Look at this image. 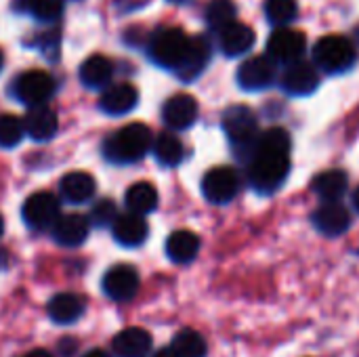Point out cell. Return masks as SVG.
<instances>
[{"label": "cell", "mask_w": 359, "mask_h": 357, "mask_svg": "<svg viewBox=\"0 0 359 357\" xmlns=\"http://www.w3.org/2000/svg\"><path fill=\"white\" fill-rule=\"evenodd\" d=\"M290 173V135L284 128H269L259 135L252 158L248 160V179L261 194H273Z\"/></svg>", "instance_id": "obj_1"}, {"label": "cell", "mask_w": 359, "mask_h": 357, "mask_svg": "<svg viewBox=\"0 0 359 357\" xmlns=\"http://www.w3.org/2000/svg\"><path fill=\"white\" fill-rule=\"evenodd\" d=\"M149 147H151V130L145 124L135 122L114 133L105 141L103 154L111 162L130 164V162L141 160L149 151Z\"/></svg>", "instance_id": "obj_2"}, {"label": "cell", "mask_w": 359, "mask_h": 357, "mask_svg": "<svg viewBox=\"0 0 359 357\" xmlns=\"http://www.w3.org/2000/svg\"><path fill=\"white\" fill-rule=\"evenodd\" d=\"M223 130L229 137L238 156L250 160L255 145H257V139L261 135L255 112L246 105H231L223 114Z\"/></svg>", "instance_id": "obj_3"}, {"label": "cell", "mask_w": 359, "mask_h": 357, "mask_svg": "<svg viewBox=\"0 0 359 357\" xmlns=\"http://www.w3.org/2000/svg\"><path fill=\"white\" fill-rule=\"evenodd\" d=\"M355 44L343 36H324L313 46V61L326 74H343L355 65Z\"/></svg>", "instance_id": "obj_4"}, {"label": "cell", "mask_w": 359, "mask_h": 357, "mask_svg": "<svg viewBox=\"0 0 359 357\" xmlns=\"http://www.w3.org/2000/svg\"><path fill=\"white\" fill-rule=\"evenodd\" d=\"M189 44H191V38L183 29H179V27H162L149 40V57L158 65L177 72L181 67V63L185 61V57H187Z\"/></svg>", "instance_id": "obj_5"}, {"label": "cell", "mask_w": 359, "mask_h": 357, "mask_svg": "<svg viewBox=\"0 0 359 357\" xmlns=\"http://www.w3.org/2000/svg\"><path fill=\"white\" fill-rule=\"evenodd\" d=\"M305 50H307V38L299 29L280 27L267 40V57L273 63H284V65L297 63L301 61Z\"/></svg>", "instance_id": "obj_6"}, {"label": "cell", "mask_w": 359, "mask_h": 357, "mask_svg": "<svg viewBox=\"0 0 359 357\" xmlns=\"http://www.w3.org/2000/svg\"><path fill=\"white\" fill-rule=\"evenodd\" d=\"M240 191V177L229 166H217L202 179V194L210 204H227Z\"/></svg>", "instance_id": "obj_7"}, {"label": "cell", "mask_w": 359, "mask_h": 357, "mask_svg": "<svg viewBox=\"0 0 359 357\" xmlns=\"http://www.w3.org/2000/svg\"><path fill=\"white\" fill-rule=\"evenodd\" d=\"M15 93H17L19 101H23L25 105L40 107V105H44V101H48L53 97L55 80L50 74H46L42 69H29L17 78Z\"/></svg>", "instance_id": "obj_8"}, {"label": "cell", "mask_w": 359, "mask_h": 357, "mask_svg": "<svg viewBox=\"0 0 359 357\" xmlns=\"http://www.w3.org/2000/svg\"><path fill=\"white\" fill-rule=\"evenodd\" d=\"M278 78L276 63L265 57H250L238 67V84L244 90H265Z\"/></svg>", "instance_id": "obj_9"}, {"label": "cell", "mask_w": 359, "mask_h": 357, "mask_svg": "<svg viewBox=\"0 0 359 357\" xmlns=\"http://www.w3.org/2000/svg\"><path fill=\"white\" fill-rule=\"evenodd\" d=\"M59 219V200L48 191L29 196L23 204V221L34 229H48Z\"/></svg>", "instance_id": "obj_10"}, {"label": "cell", "mask_w": 359, "mask_h": 357, "mask_svg": "<svg viewBox=\"0 0 359 357\" xmlns=\"http://www.w3.org/2000/svg\"><path fill=\"white\" fill-rule=\"evenodd\" d=\"M282 88L292 97H307L318 90L320 86V74L313 63L297 61L290 63L282 74Z\"/></svg>", "instance_id": "obj_11"}, {"label": "cell", "mask_w": 359, "mask_h": 357, "mask_svg": "<svg viewBox=\"0 0 359 357\" xmlns=\"http://www.w3.org/2000/svg\"><path fill=\"white\" fill-rule=\"evenodd\" d=\"M103 292L118 303H126L139 292V274L130 265H116L103 278Z\"/></svg>", "instance_id": "obj_12"}, {"label": "cell", "mask_w": 359, "mask_h": 357, "mask_svg": "<svg viewBox=\"0 0 359 357\" xmlns=\"http://www.w3.org/2000/svg\"><path fill=\"white\" fill-rule=\"evenodd\" d=\"M316 229L328 238L343 236L351 225V215L341 202H324L311 217Z\"/></svg>", "instance_id": "obj_13"}, {"label": "cell", "mask_w": 359, "mask_h": 357, "mask_svg": "<svg viewBox=\"0 0 359 357\" xmlns=\"http://www.w3.org/2000/svg\"><path fill=\"white\" fill-rule=\"evenodd\" d=\"M164 122L175 130H185L198 120V101L191 95L179 93L170 97L162 107Z\"/></svg>", "instance_id": "obj_14"}, {"label": "cell", "mask_w": 359, "mask_h": 357, "mask_svg": "<svg viewBox=\"0 0 359 357\" xmlns=\"http://www.w3.org/2000/svg\"><path fill=\"white\" fill-rule=\"evenodd\" d=\"M208 61H210V42H208V38L194 36L191 44H189V50H187V57L181 63V67L177 69V76L181 80H185V82L196 80L204 72Z\"/></svg>", "instance_id": "obj_15"}, {"label": "cell", "mask_w": 359, "mask_h": 357, "mask_svg": "<svg viewBox=\"0 0 359 357\" xmlns=\"http://www.w3.org/2000/svg\"><path fill=\"white\" fill-rule=\"evenodd\" d=\"M255 38L257 36L252 27H248L246 23H238V21L227 25L223 32H219V44L227 57H240L248 53L255 44Z\"/></svg>", "instance_id": "obj_16"}, {"label": "cell", "mask_w": 359, "mask_h": 357, "mask_svg": "<svg viewBox=\"0 0 359 357\" xmlns=\"http://www.w3.org/2000/svg\"><path fill=\"white\" fill-rule=\"evenodd\" d=\"M147 234H149V227L141 215L126 213V215L116 217L114 221V238L122 246H139L147 240Z\"/></svg>", "instance_id": "obj_17"}, {"label": "cell", "mask_w": 359, "mask_h": 357, "mask_svg": "<svg viewBox=\"0 0 359 357\" xmlns=\"http://www.w3.org/2000/svg\"><path fill=\"white\" fill-rule=\"evenodd\" d=\"M23 128L25 133L34 139V141H48L50 137H55L57 128H59V120L57 114L50 107H32L23 120Z\"/></svg>", "instance_id": "obj_18"}, {"label": "cell", "mask_w": 359, "mask_h": 357, "mask_svg": "<svg viewBox=\"0 0 359 357\" xmlns=\"http://www.w3.org/2000/svg\"><path fill=\"white\" fill-rule=\"evenodd\" d=\"M88 227L90 223L82 215H65L55 221L53 238L61 246H80L88 236Z\"/></svg>", "instance_id": "obj_19"}, {"label": "cell", "mask_w": 359, "mask_h": 357, "mask_svg": "<svg viewBox=\"0 0 359 357\" xmlns=\"http://www.w3.org/2000/svg\"><path fill=\"white\" fill-rule=\"evenodd\" d=\"M151 351V337L143 328H124L114 339V353L118 357H145Z\"/></svg>", "instance_id": "obj_20"}, {"label": "cell", "mask_w": 359, "mask_h": 357, "mask_svg": "<svg viewBox=\"0 0 359 357\" xmlns=\"http://www.w3.org/2000/svg\"><path fill=\"white\" fill-rule=\"evenodd\" d=\"M139 101V93L133 84H116L109 86L103 95H101V109L109 116H122L128 114Z\"/></svg>", "instance_id": "obj_21"}, {"label": "cell", "mask_w": 359, "mask_h": 357, "mask_svg": "<svg viewBox=\"0 0 359 357\" xmlns=\"http://www.w3.org/2000/svg\"><path fill=\"white\" fill-rule=\"evenodd\" d=\"M97 183L95 179L84 173V170H76V173H67L61 179V196L72 202V204H82L88 202L95 196Z\"/></svg>", "instance_id": "obj_22"}, {"label": "cell", "mask_w": 359, "mask_h": 357, "mask_svg": "<svg viewBox=\"0 0 359 357\" xmlns=\"http://www.w3.org/2000/svg\"><path fill=\"white\" fill-rule=\"evenodd\" d=\"M347 185H349V179L343 170L334 168V170H324L320 173L313 183H311V189L324 200V202H339L343 198V194L347 191Z\"/></svg>", "instance_id": "obj_23"}, {"label": "cell", "mask_w": 359, "mask_h": 357, "mask_svg": "<svg viewBox=\"0 0 359 357\" xmlns=\"http://www.w3.org/2000/svg\"><path fill=\"white\" fill-rule=\"evenodd\" d=\"M198 252H200V238L194 231L181 229L170 234L166 242V255L175 263H189L198 257Z\"/></svg>", "instance_id": "obj_24"}, {"label": "cell", "mask_w": 359, "mask_h": 357, "mask_svg": "<svg viewBox=\"0 0 359 357\" xmlns=\"http://www.w3.org/2000/svg\"><path fill=\"white\" fill-rule=\"evenodd\" d=\"M84 311V303L80 297L72 292H61L55 295L48 303V316L57 324H74Z\"/></svg>", "instance_id": "obj_25"}, {"label": "cell", "mask_w": 359, "mask_h": 357, "mask_svg": "<svg viewBox=\"0 0 359 357\" xmlns=\"http://www.w3.org/2000/svg\"><path fill=\"white\" fill-rule=\"evenodd\" d=\"M114 74V65L107 57L103 55H93L88 57L82 67H80V80L88 86V88H101L111 80Z\"/></svg>", "instance_id": "obj_26"}, {"label": "cell", "mask_w": 359, "mask_h": 357, "mask_svg": "<svg viewBox=\"0 0 359 357\" xmlns=\"http://www.w3.org/2000/svg\"><path fill=\"white\" fill-rule=\"evenodd\" d=\"M126 206L130 208V213L135 215H147L151 210H156L158 206V191L151 183H135L128 187L126 191Z\"/></svg>", "instance_id": "obj_27"}, {"label": "cell", "mask_w": 359, "mask_h": 357, "mask_svg": "<svg viewBox=\"0 0 359 357\" xmlns=\"http://www.w3.org/2000/svg\"><path fill=\"white\" fill-rule=\"evenodd\" d=\"M170 351L175 357H206V341L200 332L185 328L181 332H177V337L172 339Z\"/></svg>", "instance_id": "obj_28"}, {"label": "cell", "mask_w": 359, "mask_h": 357, "mask_svg": "<svg viewBox=\"0 0 359 357\" xmlns=\"http://www.w3.org/2000/svg\"><path fill=\"white\" fill-rule=\"evenodd\" d=\"M154 154H156V160L162 164V166H177L181 164L183 156H185V149H183V143L170 135V133H164L156 139L154 143Z\"/></svg>", "instance_id": "obj_29"}, {"label": "cell", "mask_w": 359, "mask_h": 357, "mask_svg": "<svg viewBox=\"0 0 359 357\" xmlns=\"http://www.w3.org/2000/svg\"><path fill=\"white\" fill-rule=\"evenodd\" d=\"M265 17L280 29L299 17V4L297 0H265Z\"/></svg>", "instance_id": "obj_30"}, {"label": "cell", "mask_w": 359, "mask_h": 357, "mask_svg": "<svg viewBox=\"0 0 359 357\" xmlns=\"http://www.w3.org/2000/svg\"><path fill=\"white\" fill-rule=\"evenodd\" d=\"M206 23L215 32H223L227 25L236 23V4L231 0H212L206 6Z\"/></svg>", "instance_id": "obj_31"}, {"label": "cell", "mask_w": 359, "mask_h": 357, "mask_svg": "<svg viewBox=\"0 0 359 357\" xmlns=\"http://www.w3.org/2000/svg\"><path fill=\"white\" fill-rule=\"evenodd\" d=\"M25 135V128H23V120L17 118V116H11V114H4L0 116V147H15L21 143Z\"/></svg>", "instance_id": "obj_32"}, {"label": "cell", "mask_w": 359, "mask_h": 357, "mask_svg": "<svg viewBox=\"0 0 359 357\" xmlns=\"http://www.w3.org/2000/svg\"><path fill=\"white\" fill-rule=\"evenodd\" d=\"M21 6L40 21H55L63 11V0H21Z\"/></svg>", "instance_id": "obj_33"}, {"label": "cell", "mask_w": 359, "mask_h": 357, "mask_svg": "<svg viewBox=\"0 0 359 357\" xmlns=\"http://www.w3.org/2000/svg\"><path fill=\"white\" fill-rule=\"evenodd\" d=\"M116 217H118V215H116L114 202H111V200H101V202H97V204L93 206V210H90V221H88V223H95V225L105 227V225H114Z\"/></svg>", "instance_id": "obj_34"}, {"label": "cell", "mask_w": 359, "mask_h": 357, "mask_svg": "<svg viewBox=\"0 0 359 357\" xmlns=\"http://www.w3.org/2000/svg\"><path fill=\"white\" fill-rule=\"evenodd\" d=\"M23 357H53L46 349H34V351H29V353H25Z\"/></svg>", "instance_id": "obj_35"}, {"label": "cell", "mask_w": 359, "mask_h": 357, "mask_svg": "<svg viewBox=\"0 0 359 357\" xmlns=\"http://www.w3.org/2000/svg\"><path fill=\"white\" fill-rule=\"evenodd\" d=\"M154 357H175V356H172V351H170V349H160V351H158Z\"/></svg>", "instance_id": "obj_36"}, {"label": "cell", "mask_w": 359, "mask_h": 357, "mask_svg": "<svg viewBox=\"0 0 359 357\" xmlns=\"http://www.w3.org/2000/svg\"><path fill=\"white\" fill-rule=\"evenodd\" d=\"M84 357H109L107 353H103V351H99V349H95V351H90L88 356H84Z\"/></svg>", "instance_id": "obj_37"}, {"label": "cell", "mask_w": 359, "mask_h": 357, "mask_svg": "<svg viewBox=\"0 0 359 357\" xmlns=\"http://www.w3.org/2000/svg\"><path fill=\"white\" fill-rule=\"evenodd\" d=\"M353 206H355V210L359 213V187L355 189V194H353Z\"/></svg>", "instance_id": "obj_38"}, {"label": "cell", "mask_w": 359, "mask_h": 357, "mask_svg": "<svg viewBox=\"0 0 359 357\" xmlns=\"http://www.w3.org/2000/svg\"><path fill=\"white\" fill-rule=\"evenodd\" d=\"M170 2H175V4H185V2H189V0H170Z\"/></svg>", "instance_id": "obj_39"}, {"label": "cell", "mask_w": 359, "mask_h": 357, "mask_svg": "<svg viewBox=\"0 0 359 357\" xmlns=\"http://www.w3.org/2000/svg\"><path fill=\"white\" fill-rule=\"evenodd\" d=\"M2 229H4V221H2V217H0V236H2Z\"/></svg>", "instance_id": "obj_40"}, {"label": "cell", "mask_w": 359, "mask_h": 357, "mask_svg": "<svg viewBox=\"0 0 359 357\" xmlns=\"http://www.w3.org/2000/svg\"><path fill=\"white\" fill-rule=\"evenodd\" d=\"M0 69H2V53H0Z\"/></svg>", "instance_id": "obj_41"}]
</instances>
